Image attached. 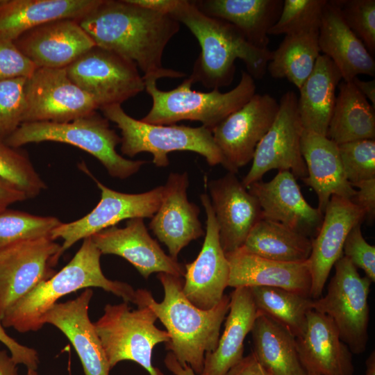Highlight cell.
<instances>
[{"instance_id":"6da1fadb","label":"cell","mask_w":375,"mask_h":375,"mask_svg":"<svg viewBox=\"0 0 375 375\" xmlns=\"http://www.w3.org/2000/svg\"><path fill=\"white\" fill-rule=\"evenodd\" d=\"M77 21L96 46L133 62L144 73L143 78L185 76L162 65L165 47L180 28V23L169 14L128 0H102Z\"/></svg>"},{"instance_id":"7a4b0ae2","label":"cell","mask_w":375,"mask_h":375,"mask_svg":"<svg viewBox=\"0 0 375 375\" xmlns=\"http://www.w3.org/2000/svg\"><path fill=\"white\" fill-rule=\"evenodd\" d=\"M183 24L198 40L201 53L188 78L208 89H219L233 81L237 59L242 60L253 79L262 78L267 72L272 51L251 44L233 25L209 17L201 12L193 1L178 0L169 13Z\"/></svg>"},{"instance_id":"3957f363","label":"cell","mask_w":375,"mask_h":375,"mask_svg":"<svg viewBox=\"0 0 375 375\" xmlns=\"http://www.w3.org/2000/svg\"><path fill=\"white\" fill-rule=\"evenodd\" d=\"M158 278L163 287V300L157 302L149 291L138 289L134 303L152 310L169 335L166 349L196 375H201L206 353L217 347L222 324L229 310L230 296L224 294L217 305L204 310L185 297L181 277L160 272Z\"/></svg>"},{"instance_id":"277c9868","label":"cell","mask_w":375,"mask_h":375,"mask_svg":"<svg viewBox=\"0 0 375 375\" xmlns=\"http://www.w3.org/2000/svg\"><path fill=\"white\" fill-rule=\"evenodd\" d=\"M101 255L91 236L84 238L67 265L5 311L1 317L3 326L19 333L37 331L43 327L45 315L58 299L83 288H100L124 301L134 303L135 290L130 285L110 280L103 274Z\"/></svg>"},{"instance_id":"5b68a950","label":"cell","mask_w":375,"mask_h":375,"mask_svg":"<svg viewBox=\"0 0 375 375\" xmlns=\"http://www.w3.org/2000/svg\"><path fill=\"white\" fill-rule=\"evenodd\" d=\"M144 81L152 106L141 121L156 125L175 124L181 120L198 121L210 131L249 101L256 90L255 80L245 71L241 72L239 83L224 93L219 89L208 92L192 90V83L188 78L168 91L160 90L156 78Z\"/></svg>"},{"instance_id":"8992f818","label":"cell","mask_w":375,"mask_h":375,"mask_svg":"<svg viewBox=\"0 0 375 375\" xmlns=\"http://www.w3.org/2000/svg\"><path fill=\"white\" fill-rule=\"evenodd\" d=\"M5 142L15 148L42 142L69 144L93 156L110 176L119 179L133 176L147 162L126 159L117 153L121 138L97 111L69 122L22 123Z\"/></svg>"},{"instance_id":"52a82bcc","label":"cell","mask_w":375,"mask_h":375,"mask_svg":"<svg viewBox=\"0 0 375 375\" xmlns=\"http://www.w3.org/2000/svg\"><path fill=\"white\" fill-rule=\"evenodd\" d=\"M103 116L117 124L121 131V151L133 158L142 152L150 153L158 167L169 165L168 154L175 151H189L205 158L209 165L226 162L215 144L212 131L203 126L156 125L129 116L119 104L101 108Z\"/></svg>"},{"instance_id":"ba28073f","label":"cell","mask_w":375,"mask_h":375,"mask_svg":"<svg viewBox=\"0 0 375 375\" xmlns=\"http://www.w3.org/2000/svg\"><path fill=\"white\" fill-rule=\"evenodd\" d=\"M131 310L128 302L107 304L94 324L110 369L123 360L134 361L149 375H164L151 362L156 345L169 341L166 331L158 328L155 313L147 306Z\"/></svg>"},{"instance_id":"9c48e42d","label":"cell","mask_w":375,"mask_h":375,"mask_svg":"<svg viewBox=\"0 0 375 375\" xmlns=\"http://www.w3.org/2000/svg\"><path fill=\"white\" fill-rule=\"evenodd\" d=\"M334 267L326 294L313 299L312 310L330 317L340 339L352 353L358 355L366 350L368 342V297L372 281L361 276L344 256Z\"/></svg>"},{"instance_id":"30bf717a","label":"cell","mask_w":375,"mask_h":375,"mask_svg":"<svg viewBox=\"0 0 375 375\" xmlns=\"http://www.w3.org/2000/svg\"><path fill=\"white\" fill-rule=\"evenodd\" d=\"M65 69L72 81L92 98L99 109L121 105L145 90L144 78L133 62L97 46Z\"/></svg>"},{"instance_id":"8fae6325","label":"cell","mask_w":375,"mask_h":375,"mask_svg":"<svg viewBox=\"0 0 375 375\" xmlns=\"http://www.w3.org/2000/svg\"><path fill=\"white\" fill-rule=\"evenodd\" d=\"M79 167L94 181L101 191V199L86 215L69 223H62L51 232L52 240L60 238L63 240L62 254L80 240L115 226L121 221L132 218H152L158 210L164 185L142 193H124L112 190L99 181L84 163H81Z\"/></svg>"},{"instance_id":"7c38bea8","label":"cell","mask_w":375,"mask_h":375,"mask_svg":"<svg viewBox=\"0 0 375 375\" xmlns=\"http://www.w3.org/2000/svg\"><path fill=\"white\" fill-rule=\"evenodd\" d=\"M303 131L297 94L288 91L280 99L272 126L256 147L251 167L241 181L243 185L247 188L272 169L289 171L296 178L306 177L307 168L301 151Z\"/></svg>"},{"instance_id":"4fadbf2b","label":"cell","mask_w":375,"mask_h":375,"mask_svg":"<svg viewBox=\"0 0 375 375\" xmlns=\"http://www.w3.org/2000/svg\"><path fill=\"white\" fill-rule=\"evenodd\" d=\"M22 123L69 122L99 109L69 78L65 68H38L27 78Z\"/></svg>"},{"instance_id":"5bb4252c","label":"cell","mask_w":375,"mask_h":375,"mask_svg":"<svg viewBox=\"0 0 375 375\" xmlns=\"http://www.w3.org/2000/svg\"><path fill=\"white\" fill-rule=\"evenodd\" d=\"M62 256L51 237L24 240L0 250V315L40 283L52 277Z\"/></svg>"},{"instance_id":"9a60e30c","label":"cell","mask_w":375,"mask_h":375,"mask_svg":"<svg viewBox=\"0 0 375 375\" xmlns=\"http://www.w3.org/2000/svg\"><path fill=\"white\" fill-rule=\"evenodd\" d=\"M279 103L268 94H255L211 131L226 162L228 172L235 174L253 157L256 147L272 126Z\"/></svg>"},{"instance_id":"2e32d148","label":"cell","mask_w":375,"mask_h":375,"mask_svg":"<svg viewBox=\"0 0 375 375\" xmlns=\"http://www.w3.org/2000/svg\"><path fill=\"white\" fill-rule=\"evenodd\" d=\"M200 199L207 217L206 235L197 258L185 265L182 291L193 305L206 310L217 305L224 295L230 269L209 196L203 193Z\"/></svg>"},{"instance_id":"e0dca14e","label":"cell","mask_w":375,"mask_h":375,"mask_svg":"<svg viewBox=\"0 0 375 375\" xmlns=\"http://www.w3.org/2000/svg\"><path fill=\"white\" fill-rule=\"evenodd\" d=\"M91 238L101 254L124 258L144 278L155 272L184 276L185 267L167 255L150 236L143 218L127 219L125 227L112 226L93 234Z\"/></svg>"},{"instance_id":"ac0fdd59","label":"cell","mask_w":375,"mask_h":375,"mask_svg":"<svg viewBox=\"0 0 375 375\" xmlns=\"http://www.w3.org/2000/svg\"><path fill=\"white\" fill-rule=\"evenodd\" d=\"M365 218L362 209L349 199L337 195L331 197L321 227L312 239L308 258L312 278L311 299H317L322 295L333 267L343 256V245L348 233Z\"/></svg>"},{"instance_id":"d6986e66","label":"cell","mask_w":375,"mask_h":375,"mask_svg":"<svg viewBox=\"0 0 375 375\" xmlns=\"http://www.w3.org/2000/svg\"><path fill=\"white\" fill-rule=\"evenodd\" d=\"M208 185L221 247L225 253L234 251L242 247L251 228L262 219L261 208L234 173L211 180Z\"/></svg>"},{"instance_id":"ffe728a7","label":"cell","mask_w":375,"mask_h":375,"mask_svg":"<svg viewBox=\"0 0 375 375\" xmlns=\"http://www.w3.org/2000/svg\"><path fill=\"white\" fill-rule=\"evenodd\" d=\"M258 201L262 218L281 223L312 239L324 215L304 199L296 178L289 171H278L269 181H256L247 188Z\"/></svg>"},{"instance_id":"44dd1931","label":"cell","mask_w":375,"mask_h":375,"mask_svg":"<svg viewBox=\"0 0 375 375\" xmlns=\"http://www.w3.org/2000/svg\"><path fill=\"white\" fill-rule=\"evenodd\" d=\"M14 43L38 68H65L96 46L72 19L44 23L26 31Z\"/></svg>"},{"instance_id":"7402d4cb","label":"cell","mask_w":375,"mask_h":375,"mask_svg":"<svg viewBox=\"0 0 375 375\" xmlns=\"http://www.w3.org/2000/svg\"><path fill=\"white\" fill-rule=\"evenodd\" d=\"M188 185L186 172L171 173L164 185L160 206L149 224V228L175 260L191 241L203 235L199 208L188 199Z\"/></svg>"},{"instance_id":"603a6c76","label":"cell","mask_w":375,"mask_h":375,"mask_svg":"<svg viewBox=\"0 0 375 375\" xmlns=\"http://www.w3.org/2000/svg\"><path fill=\"white\" fill-rule=\"evenodd\" d=\"M300 363L308 375H353L352 353L330 317L312 310L302 336L296 338Z\"/></svg>"},{"instance_id":"cb8c5ba5","label":"cell","mask_w":375,"mask_h":375,"mask_svg":"<svg viewBox=\"0 0 375 375\" xmlns=\"http://www.w3.org/2000/svg\"><path fill=\"white\" fill-rule=\"evenodd\" d=\"M225 254L230 269L228 287H275L310 297L312 278L308 259L281 262L260 257L241 248Z\"/></svg>"},{"instance_id":"d4e9b609","label":"cell","mask_w":375,"mask_h":375,"mask_svg":"<svg viewBox=\"0 0 375 375\" xmlns=\"http://www.w3.org/2000/svg\"><path fill=\"white\" fill-rule=\"evenodd\" d=\"M93 291L85 289L77 298L56 303L45 315L44 324L58 328L74 347L85 375H109L110 370L105 351L88 316Z\"/></svg>"},{"instance_id":"484cf974","label":"cell","mask_w":375,"mask_h":375,"mask_svg":"<svg viewBox=\"0 0 375 375\" xmlns=\"http://www.w3.org/2000/svg\"><path fill=\"white\" fill-rule=\"evenodd\" d=\"M301 151L308 172L302 180L316 193L317 208L323 215L333 195L349 199L354 196L356 190L345 177L335 142L326 136L303 129Z\"/></svg>"},{"instance_id":"4316f807","label":"cell","mask_w":375,"mask_h":375,"mask_svg":"<svg viewBox=\"0 0 375 375\" xmlns=\"http://www.w3.org/2000/svg\"><path fill=\"white\" fill-rule=\"evenodd\" d=\"M318 43L320 52L338 68L342 81L350 82L360 74L374 76V59L344 21L336 0L327 1L324 7Z\"/></svg>"},{"instance_id":"83f0119b","label":"cell","mask_w":375,"mask_h":375,"mask_svg":"<svg viewBox=\"0 0 375 375\" xmlns=\"http://www.w3.org/2000/svg\"><path fill=\"white\" fill-rule=\"evenodd\" d=\"M102 0H3L0 3V39L14 42L26 31L49 22L78 20Z\"/></svg>"},{"instance_id":"f1b7e54d","label":"cell","mask_w":375,"mask_h":375,"mask_svg":"<svg viewBox=\"0 0 375 375\" xmlns=\"http://www.w3.org/2000/svg\"><path fill=\"white\" fill-rule=\"evenodd\" d=\"M258 314L249 288H235L231 292L223 333L215 349L206 353L201 375H226L240 362L245 338Z\"/></svg>"},{"instance_id":"f546056e","label":"cell","mask_w":375,"mask_h":375,"mask_svg":"<svg viewBox=\"0 0 375 375\" xmlns=\"http://www.w3.org/2000/svg\"><path fill=\"white\" fill-rule=\"evenodd\" d=\"M193 3L205 15L233 25L255 47L268 49V33L280 16L283 1L197 0Z\"/></svg>"},{"instance_id":"4dcf8cb0","label":"cell","mask_w":375,"mask_h":375,"mask_svg":"<svg viewBox=\"0 0 375 375\" xmlns=\"http://www.w3.org/2000/svg\"><path fill=\"white\" fill-rule=\"evenodd\" d=\"M341 80V74L334 62L320 54L299 90L297 110L304 130L326 136L335 103L336 88Z\"/></svg>"},{"instance_id":"1f68e13d","label":"cell","mask_w":375,"mask_h":375,"mask_svg":"<svg viewBox=\"0 0 375 375\" xmlns=\"http://www.w3.org/2000/svg\"><path fill=\"white\" fill-rule=\"evenodd\" d=\"M250 333L252 352L269 375H306L299 359L296 338L285 327L258 312Z\"/></svg>"},{"instance_id":"d6a6232c","label":"cell","mask_w":375,"mask_h":375,"mask_svg":"<svg viewBox=\"0 0 375 375\" xmlns=\"http://www.w3.org/2000/svg\"><path fill=\"white\" fill-rule=\"evenodd\" d=\"M326 137L337 144L375 139L374 108L354 84L340 81Z\"/></svg>"},{"instance_id":"836d02e7","label":"cell","mask_w":375,"mask_h":375,"mask_svg":"<svg viewBox=\"0 0 375 375\" xmlns=\"http://www.w3.org/2000/svg\"><path fill=\"white\" fill-rule=\"evenodd\" d=\"M244 251L281 262H303L310 255L312 239L281 223L261 219L241 247Z\"/></svg>"},{"instance_id":"e575fe53","label":"cell","mask_w":375,"mask_h":375,"mask_svg":"<svg viewBox=\"0 0 375 375\" xmlns=\"http://www.w3.org/2000/svg\"><path fill=\"white\" fill-rule=\"evenodd\" d=\"M318 30L285 35L272 52L267 71L275 78H286L299 90L312 72L320 55Z\"/></svg>"},{"instance_id":"d590c367","label":"cell","mask_w":375,"mask_h":375,"mask_svg":"<svg viewBox=\"0 0 375 375\" xmlns=\"http://www.w3.org/2000/svg\"><path fill=\"white\" fill-rule=\"evenodd\" d=\"M249 289L259 312L285 327L295 338L303 335L307 315L312 310V299L275 287L255 286Z\"/></svg>"},{"instance_id":"8d00e7d4","label":"cell","mask_w":375,"mask_h":375,"mask_svg":"<svg viewBox=\"0 0 375 375\" xmlns=\"http://www.w3.org/2000/svg\"><path fill=\"white\" fill-rule=\"evenodd\" d=\"M62 222L53 216H40L9 208L0 210V250L14 243L51 237Z\"/></svg>"},{"instance_id":"74e56055","label":"cell","mask_w":375,"mask_h":375,"mask_svg":"<svg viewBox=\"0 0 375 375\" xmlns=\"http://www.w3.org/2000/svg\"><path fill=\"white\" fill-rule=\"evenodd\" d=\"M0 178L23 192L27 199L38 196L47 187L28 154L0 139Z\"/></svg>"},{"instance_id":"f35d334b","label":"cell","mask_w":375,"mask_h":375,"mask_svg":"<svg viewBox=\"0 0 375 375\" xmlns=\"http://www.w3.org/2000/svg\"><path fill=\"white\" fill-rule=\"evenodd\" d=\"M327 0H285L280 16L269 35L318 30Z\"/></svg>"},{"instance_id":"ab89813d","label":"cell","mask_w":375,"mask_h":375,"mask_svg":"<svg viewBox=\"0 0 375 375\" xmlns=\"http://www.w3.org/2000/svg\"><path fill=\"white\" fill-rule=\"evenodd\" d=\"M345 177L349 183L375 178V140H360L338 144Z\"/></svg>"},{"instance_id":"60d3db41","label":"cell","mask_w":375,"mask_h":375,"mask_svg":"<svg viewBox=\"0 0 375 375\" xmlns=\"http://www.w3.org/2000/svg\"><path fill=\"white\" fill-rule=\"evenodd\" d=\"M26 79L0 81V139L5 140L22 124Z\"/></svg>"},{"instance_id":"b9f144b4","label":"cell","mask_w":375,"mask_h":375,"mask_svg":"<svg viewBox=\"0 0 375 375\" xmlns=\"http://www.w3.org/2000/svg\"><path fill=\"white\" fill-rule=\"evenodd\" d=\"M341 15L369 53H375V1L336 0Z\"/></svg>"},{"instance_id":"7bdbcfd3","label":"cell","mask_w":375,"mask_h":375,"mask_svg":"<svg viewBox=\"0 0 375 375\" xmlns=\"http://www.w3.org/2000/svg\"><path fill=\"white\" fill-rule=\"evenodd\" d=\"M342 253L357 269H361L372 283L375 282V247L365 240L361 224L353 226L348 233Z\"/></svg>"},{"instance_id":"ee69618b","label":"cell","mask_w":375,"mask_h":375,"mask_svg":"<svg viewBox=\"0 0 375 375\" xmlns=\"http://www.w3.org/2000/svg\"><path fill=\"white\" fill-rule=\"evenodd\" d=\"M38 67L24 56L14 42L0 39V81L28 78Z\"/></svg>"},{"instance_id":"f6af8a7d","label":"cell","mask_w":375,"mask_h":375,"mask_svg":"<svg viewBox=\"0 0 375 375\" xmlns=\"http://www.w3.org/2000/svg\"><path fill=\"white\" fill-rule=\"evenodd\" d=\"M0 342L10 351V356L14 362L23 364L28 368V371H36L38 363V353L34 349L24 346L9 336L1 324L0 315Z\"/></svg>"},{"instance_id":"bcb514c9","label":"cell","mask_w":375,"mask_h":375,"mask_svg":"<svg viewBox=\"0 0 375 375\" xmlns=\"http://www.w3.org/2000/svg\"><path fill=\"white\" fill-rule=\"evenodd\" d=\"M352 186L356 187L358 190L350 200L362 209L365 218L372 223L375 217V178L355 183Z\"/></svg>"},{"instance_id":"7dc6e473","label":"cell","mask_w":375,"mask_h":375,"mask_svg":"<svg viewBox=\"0 0 375 375\" xmlns=\"http://www.w3.org/2000/svg\"><path fill=\"white\" fill-rule=\"evenodd\" d=\"M226 375H267V372L251 352L244 356Z\"/></svg>"},{"instance_id":"c3c4849f","label":"cell","mask_w":375,"mask_h":375,"mask_svg":"<svg viewBox=\"0 0 375 375\" xmlns=\"http://www.w3.org/2000/svg\"><path fill=\"white\" fill-rule=\"evenodd\" d=\"M27 199L26 194L11 183L0 178V210Z\"/></svg>"},{"instance_id":"681fc988","label":"cell","mask_w":375,"mask_h":375,"mask_svg":"<svg viewBox=\"0 0 375 375\" xmlns=\"http://www.w3.org/2000/svg\"><path fill=\"white\" fill-rule=\"evenodd\" d=\"M140 7L165 14H169L175 8L178 0H128Z\"/></svg>"},{"instance_id":"f907efd6","label":"cell","mask_w":375,"mask_h":375,"mask_svg":"<svg viewBox=\"0 0 375 375\" xmlns=\"http://www.w3.org/2000/svg\"><path fill=\"white\" fill-rule=\"evenodd\" d=\"M166 367L174 375H196L187 364L180 362L172 352H169L164 360Z\"/></svg>"},{"instance_id":"816d5d0a","label":"cell","mask_w":375,"mask_h":375,"mask_svg":"<svg viewBox=\"0 0 375 375\" xmlns=\"http://www.w3.org/2000/svg\"><path fill=\"white\" fill-rule=\"evenodd\" d=\"M351 82L358 91L371 102L375 109V80L362 81L358 76L353 78Z\"/></svg>"},{"instance_id":"f5cc1de1","label":"cell","mask_w":375,"mask_h":375,"mask_svg":"<svg viewBox=\"0 0 375 375\" xmlns=\"http://www.w3.org/2000/svg\"><path fill=\"white\" fill-rule=\"evenodd\" d=\"M0 375H18L17 364L6 350H0Z\"/></svg>"},{"instance_id":"db71d44e","label":"cell","mask_w":375,"mask_h":375,"mask_svg":"<svg viewBox=\"0 0 375 375\" xmlns=\"http://www.w3.org/2000/svg\"><path fill=\"white\" fill-rule=\"evenodd\" d=\"M365 375H375V351H373L365 362Z\"/></svg>"},{"instance_id":"11a10c76","label":"cell","mask_w":375,"mask_h":375,"mask_svg":"<svg viewBox=\"0 0 375 375\" xmlns=\"http://www.w3.org/2000/svg\"><path fill=\"white\" fill-rule=\"evenodd\" d=\"M27 375H37V373L35 371H28Z\"/></svg>"},{"instance_id":"9f6ffc18","label":"cell","mask_w":375,"mask_h":375,"mask_svg":"<svg viewBox=\"0 0 375 375\" xmlns=\"http://www.w3.org/2000/svg\"><path fill=\"white\" fill-rule=\"evenodd\" d=\"M3 1V0H0V3H2Z\"/></svg>"},{"instance_id":"6f0895ef","label":"cell","mask_w":375,"mask_h":375,"mask_svg":"<svg viewBox=\"0 0 375 375\" xmlns=\"http://www.w3.org/2000/svg\"><path fill=\"white\" fill-rule=\"evenodd\" d=\"M267 375H269V374L267 373Z\"/></svg>"},{"instance_id":"680465c9","label":"cell","mask_w":375,"mask_h":375,"mask_svg":"<svg viewBox=\"0 0 375 375\" xmlns=\"http://www.w3.org/2000/svg\"><path fill=\"white\" fill-rule=\"evenodd\" d=\"M306 375H308V374H306Z\"/></svg>"}]
</instances>
